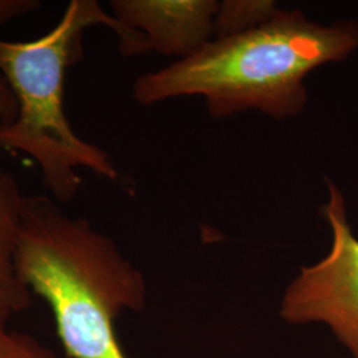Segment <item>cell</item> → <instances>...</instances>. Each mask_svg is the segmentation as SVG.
<instances>
[{
	"label": "cell",
	"mask_w": 358,
	"mask_h": 358,
	"mask_svg": "<svg viewBox=\"0 0 358 358\" xmlns=\"http://www.w3.org/2000/svg\"><path fill=\"white\" fill-rule=\"evenodd\" d=\"M329 199L322 217L332 229V247L319 263L301 268L282 299L280 316L291 324H327L358 358V239L346 219L343 192L327 179Z\"/></svg>",
	"instance_id": "obj_4"
},
{
	"label": "cell",
	"mask_w": 358,
	"mask_h": 358,
	"mask_svg": "<svg viewBox=\"0 0 358 358\" xmlns=\"http://www.w3.org/2000/svg\"><path fill=\"white\" fill-rule=\"evenodd\" d=\"M97 24L115 32L125 56L149 52L140 32L122 26L96 0L69 1L60 22L36 40H0V75L17 103L13 122L0 125V149L32 158L59 203L76 196L83 183L80 167L118 179L109 154L77 136L65 115L66 71L83 56L84 31Z\"/></svg>",
	"instance_id": "obj_3"
},
{
	"label": "cell",
	"mask_w": 358,
	"mask_h": 358,
	"mask_svg": "<svg viewBox=\"0 0 358 358\" xmlns=\"http://www.w3.org/2000/svg\"><path fill=\"white\" fill-rule=\"evenodd\" d=\"M219 3L213 0H115L112 11L122 26L140 32L149 51L180 56L203 47L215 34Z\"/></svg>",
	"instance_id": "obj_5"
},
{
	"label": "cell",
	"mask_w": 358,
	"mask_h": 358,
	"mask_svg": "<svg viewBox=\"0 0 358 358\" xmlns=\"http://www.w3.org/2000/svg\"><path fill=\"white\" fill-rule=\"evenodd\" d=\"M20 280L51 308L66 358H128L115 333L146 306L141 272L115 242L45 195H24L15 251Z\"/></svg>",
	"instance_id": "obj_2"
},
{
	"label": "cell",
	"mask_w": 358,
	"mask_h": 358,
	"mask_svg": "<svg viewBox=\"0 0 358 358\" xmlns=\"http://www.w3.org/2000/svg\"><path fill=\"white\" fill-rule=\"evenodd\" d=\"M0 358H57L51 348L32 334L17 332L0 322Z\"/></svg>",
	"instance_id": "obj_8"
},
{
	"label": "cell",
	"mask_w": 358,
	"mask_h": 358,
	"mask_svg": "<svg viewBox=\"0 0 358 358\" xmlns=\"http://www.w3.org/2000/svg\"><path fill=\"white\" fill-rule=\"evenodd\" d=\"M357 48L356 22L322 26L299 10H280L262 26L211 40L190 56L142 75L133 94L141 105L203 96L217 118L257 109L282 120L304 109L308 73L345 60Z\"/></svg>",
	"instance_id": "obj_1"
},
{
	"label": "cell",
	"mask_w": 358,
	"mask_h": 358,
	"mask_svg": "<svg viewBox=\"0 0 358 358\" xmlns=\"http://www.w3.org/2000/svg\"><path fill=\"white\" fill-rule=\"evenodd\" d=\"M24 194L13 174L0 170V322L31 307L32 294L20 280L15 251Z\"/></svg>",
	"instance_id": "obj_6"
},
{
	"label": "cell",
	"mask_w": 358,
	"mask_h": 358,
	"mask_svg": "<svg viewBox=\"0 0 358 358\" xmlns=\"http://www.w3.org/2000/svg\"><path fill=\"white\" fill-rule=\"evenodd\" d=\"M17 115V103L13 90L0 75V125L10 124Z\"/></svg>",
	"instance_id": "obj_10"
},
{
	"label": "cell",
	"mask_w": 358,
	"mask_h": 358,
	"mask_svg": "<svg viewBox=\"0 0 358 358\" xmlns=\"http://www.w3.org/2000/svg\"><path fill=\"white\" fill-rule=\"evenodd\" d=\"M280 10L275 1L227 0L219 3L214 28L217 38L242 34L269 22Z\"/></svg>",
	"instance_id": "obj_7"
},
{
	"label": "cell",
	"mask_w": 358,
	"mask_h": 358,
	"mask_svg": "<svg viewBox=\"0 0 358 358\" xmlns=\"http://www.w3.org/2000/svg\"><path fill=\"white\" fill-rule=\"evenodd\" d=\"M40 7L41 3L38 0H0V26L27 13H34Z\"/></svg>",
	"instance_id": "obj_9"
}]
</instances>
